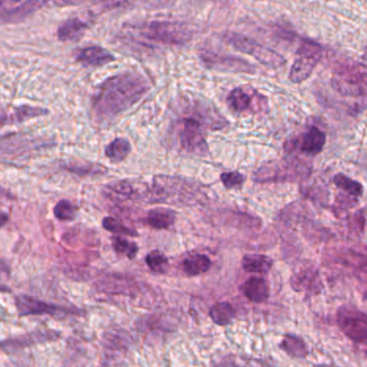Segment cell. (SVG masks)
Instances as JSON below:
<instances>
[{
  "label": "cell",
  "mask_w": 367,
  "mask_h": 367,
  "mask_svg": "<svg viewBox=\"0 0 367 367\" xmlns=\"http://www.w3.org/2000/svg\"><path fill=\"white\" fill-rule=\"evenodd\" d=\"M242 292L249 301L255 304L269 301L271 290L269 282L263 277H252L242 286Z\"/></svg>",
  "instance_id": "obj_14"
},
{
  "label": "cell",
  "mask_w": 367,
  "mask_h": 367,
  "mask_svg": "<svg viewBox=\"0 0 367 367\" xmlns=\"http://www.w3.org/2000/svg\"><path fill=\"white\" fill-rule=\"evenodd\" d=\"M149 91L143 76L124 73L101 82L92 97V111L99 122L111 121L138 103Z\"/></svg>",
  "instance_id": "obj_1"
},
{
  "label": "cell",
  "mask_w": 367,
  "mask_h": 367,
  "mask_svg": "<svg viewBox=\"0 0 367 367\" xmlns=\"http://www.w3.org/2000/svg\"><path fill=\"white\" fill-rule=\"evenodd\" d=\"M261 94H257L255 91L250 93V88H234L229 96H227V105L234 113H242L247 111L252 110L253 101ZM265 99V98H264ZM263 100V99H262ZM261 101V100H259ZM253 111V110H252Z\"/></svg>",
  "instance_id": "obj_13"
},
{
  "label": "cell",
  "mask_w": 367,
  "mask_h": 367,
  "mask_svg": "<svg viewBox=\"0 0 367 367\" xmlns=\"http://www.w3.org/2000/svg\"><path fill=\"white\" fill-rule=\"evenodd\" d=\"M145 263L152 272L157 274L166 273L170 265L167 257L160 250L151 251L145 257Z\"/></svg>",
  "instance_id": "obj_27"
},
{
  "label": "cell",
  "mask_w": 367,
  "mask_h": 367,
  "mask_svg": "<svg viewBox=\"0 0 367 367\" xmlns=\"http://www.w3.org/2000/svg\"><path fill=\"white\" fill-rule=\"evenodd\" d=\"M272 257L263 254H246L242 259V267L247 273L267 275L273 267Z\"/></svg>",
  "instance_id": "obj_18"
},
{
  "label": "cell",
  "mask_w": 367,
  "mask_h": 367,
  "mask_svg": "<svg viewBox=\"0 0 367 367\" xmlns=\"http://www.w3.org/2000/svg\"><path fill=\"white\" fill-rule=\"evenodd\" d=\"M363 62H364L365 67L367 68V46L365 48L364 56H363Z\"/></svg>",
  "instance_id": "obj_34"
},
{
  "label": "cell",
  "mask_w": 367,
  "mask_h": 367,
  "mask_svg": "<svg viewBox=\"0 0 367 367\" xmlns=\"http://www.w3.org/2000/svg\"><path fill=\"white\" fill-rule=\"evenodd\" d=\"M291 286L297 292L311 291L312 293H316V289L320 290L321 288L317 271H314V269H308V267L294 274L291 279Z\"/></svg>",
  "instance_id": "obj_16"
},
{
  "label": "cell",
  "mask_w": 367,
  "mask_h": 367,
  "mask_svg": "<svg viewBox=\"0 0 367 367\" xmlns=\"http://www.w3.org/2000/svg\"><path fill=\"white\" fill-rule=\"evenodd\" d=\"M337 324L346 337L358 345L367 348V314L353 307L343 306L336 316ZM367 353V349H366Z\"/></svg>",
  "instance_id": "obj_4"
},
{
  "label": "cell",
  "mask_w": 367,
  "mask_h": 367,
  "mask_svg": "<svg viewBox=\"0 0 367 367\" xmlns=\"http://www.w3.org/2000/svg\"><path fill=\"white\" fill-rule=\"evenodd\" d=\"M132 151L130 141L125 138H117L105 148V154L109 161L118 164L123 162Z\"/></svg>",
  "instance_id": "obj_22"
},
{
  "label": "cell",
  "mask_w": 367,
  "mask_h": 367,
  "mask_svg": "<svg viewBox=\"0 0 367 367\" xmlns=\"http://www.w3.org/2000/svg\"><path fill=\"white\" fill-rule=\"evenodd\" d=\"M227 40L236 50L242 53L253 56L257 62L269 68H279L286 64V58L276 51L257 43L250 38L244 37L238 33H229L227 35Z\"/></svg>",
  "instance_id": "obj_5"
},
{
  "label": "cell",
  "mask_w": 367,
  "mask_h": 367,
  "mask_svg": "<svg viewBox=\"0 0 367 367\" xmlns=\"http://www.w3.org/2000/svg\"><path fill=\"white\" fill-rule=\"evenodd\" d=\"M349 263H352L351 267H353V274L360 281L366 282L367 284V257L358 254V253H352L348 257Z\"/></svg>",
  "instance_id": "obj_31"
},
{
  "label": "cell",
  "mask_w": 367,
  "mask_h": 367,
  "mask_svg": "<svg viewBox=\"0 0 367 367\" xmlns=\"http://www.w3.org/2000/svg\"><path fill=\"white\" fill-rule=\"evenodd\" d=\"M111 242H113V250L119 254L125 255L128 259H134L138 253L139 249L136 242H130L121 236H115Z\"/></svg>",
  "instance_id": "obj_28"
},
{
  "label": "cell",
  "mask_w": 367,
  "mask_h": 367,
  "mask_svg": "<svg viewBox=\"0 0 367 367\" xmlns=\"http://www.w3.org/2000/svg\"><path fill=\"white\" fill-rule=\"evenodd\" d=\"M363 299H364V301H366L367 303V291L364 293V294H363Z\"/></svg>",
  "instance_id": "obj_35"
},
{
  "label": "cell",
  "mask_w": 367,
  "mask_h": 367,
  "mask_svg": "<svg viewBox=\"0 0 367 367\" xmlns=\"http://www.w3.org/2000/svg\"><path fill=\"white\" fill-rule=\"evenodd\" d=\"M88 24L79 18H71L65 21L58 29V40L62 42L79 41L84 36Z\"/></svg>",
  "instance_id": "obj_17"
},
{
  "label": "cell",
  "mask_w": 367,
  "mask_h": 367,
  "mask_svg": "<svg viewBox=\"0 0 367 367\" xmlns=\"http://www.w3.org/2000/svg\"><path fill=\"white\" fill-rule=\"evenodd\" d=\"M331 84L343 96H367V73L358 66L341 67L333 76Z\"/></svg>",
  "instance_id": "obj_6"
},
{
  "label": "cell",
  "mask_w": 367,
  "mask_h": 367,
  "mask_svg": "<svg viewBox=\"0 0 367 367\" xmlns=\"http://www.w3.org/2000/svg\"><path fill=\"white\" fill-rule=\"evenodd\" d=\"M16 307L20 316H39L46 314L56 319H63L69 314L68 309L58 307L53 304L46 303L29 295L16 296Z\"/></svg>",
  "instance_id": "obj_9"
},
{
  "label": "cell",
  "mask_w": 367,
  "mask_h": 367,
  "mask_svg": "<svg viewBox=\"0 0 367 367\" xmlns=\"http://www.w3.org/2000/svg\"><path fill=\"white\" fill-rule=\"evenodd\" d=\"M333 183L339 190L348 194V196H350V197L358 198L364 193V187H363L362 183L349 178V177L346 176L345 174H341V172L335 175L334 178H333Z\"/></svg>",
  "instance_id": "obj_25"
},
{
  "label": "cell",
  "mask_w": 367,
  "mask_h": 367,
  "mask_svg": "<svg viewBox=\"0 0 367 367\" xmlns=\"http://www.w3.org/2000/svg\"><path fill=\"white\" fill-rule=\"evenodd\" d=\"M177 214L174 210L168 208L152 209L148 212L147 223L152 229H166L176 222Z\"/></svg>",
  "instance_id": "obj_19"
},
{
  "label": "cell",
  "mask_w": 367,
  "mask_h": 367,
  "mask_svg": "<svg viewBox=\"0 0 367 367\" xmlns=\"http://www.w3.org/2000/svg\"><path fill=\"white\" fill-rule=\"evenodd\" d=\"M306 166L295 162H280L263 166L253 175L257 182H288L296 180L306 174Z\"/></svg>",
  "instance_id": "obj_7"
},
{
  "label": "cell",
  "mask_w": 367,
  "mask_h": 367,
  "mask_svg": "<svg viewBox=\"0 0 367 367\" xmlns=\"http://www.w3.org/2000/svg\"><path fill=\"white\" fill-rule=\"evenodd\" d=\"M103 227L106 229V231L117 234V235L133 236V237L138 236V233H137L135 229L125 227L121 221L113 218V217H106V218L103 219Z\"/></svg>",
  "instance_id": "obj_30"
},
{
  "label": "cell",
  "mask_w": 367,
  "mask_h": 367,
  "mask_svg": "<svg viewBox=\"0 0 367 367\" xmlns=\"http://www.w3.org/2000/svg\"><path fill=\"white\" fill-rule=\"evenodd\" d=\"M145 37L165 44H181L189 39V31L172 22H152L145 27Z\"/></svg>",
  "instance_id": "obj_8"
},
{
  "label": "cell",
  "mask_w": 367,
  "mask_h": 367,
  "mask_svg": "<svg viewBox=\"0 0 367 367\" xmlns=\"http://www.w3.org/2000/svg\"><path fill=\"white\" fill-rule=\"evenodd\" d=\"M216 367H237V365L234 363L233 360L231 358H224V360L221 361Z\"/></svg>",
  "instance_id": "obj_33"
},
{
  "label": "cell",
  "mask_w": 367,
  "mask_h": 367,
  "mask_svg": "<svg viewBox=\"0 0 367 367\" xmlns=\"http://www.w3.org/2000/svg\"><path fill=\"white\" fill-rule=\"evenodd\" d=\"M177 141L181 150L187 153L205 155L208 152V143L205 138L204 124L194 117L182 118L175 125Z\"/></svg>",
  "instance_id": "obj_3"
},
{
  "label": "cell",
  "mask_w": 367,
  "mask_h": 367,
  "mask_svg": "<svg viewBox=\"0 0 367 367\" xmlns=\"http://www.w3.org/2000/svg\"><path fill=\"white\" fill-rule=\"evenodd\" d=\"M324 56L321 44L314 40L306 39L299 44L294 63L289 73V80L293 84H301L314 73Z\"/></svg>",
  "instance_id": "obj_2"
},
{
  "label": "cell",
  "mask_w": 367,
  "mask_h": 367,
  "mask_svg": "<svg viewBox=\"0 0 367 367\" xmlns=\"http://www.w3.org/2000/svg\"><path fill=\"white\" fill-rule=\"evenodd\" d=\"M212 267V259L205 254H192L183 261L182 269L190 277L202 275Z\"/></svg>",
  "instance_id": "obj_21"
},
{
  "label": "cell",
  "mask_w": 367,
  "mask_h": 367,
  "mask_svg": "<svg viewBox=\"0 0 367 367\" xmlns=\"http://www.w3.org/2000/svg\"><path fill=\"white\" fill-rule=\"evenodd\" d=\"M326 143V133L318 128H311L299 140V149L308 155H317L321 153Z\"/></svg>",
  "instance_id": "obj_15"
},
{
  "label": "cell",
  "mask_w": 367,
  "mask_h": 367,
  "mask_svg": "<svg viewBox=\"0 0 367 367\" xmlns=\"http://www.w3.org/2000/svg\"><path fill=\"white\" fill-rule=\"evenodd\" d=\"M53 331H48V332H36L33 334L25 335V336L19 337L16 339H10V341H4L3 349L4 351H7L10 348L14 347V346L20 343V348H24L25 346L29 345V343H42L44 339H52L53 338Z\"/></svg>",
  "instance_id": "obj_26"
},
{
  "label": "cell",
  "mask_w": 367,
  "mask_h": 367,
  "mask_svg": "<svg viewBox=\"0 0 367 367\" xmlns=\"http://www.w3.org/2000/svg\"><path fill=\"white\" fill-rule=\"evenodd\" d=\"M54 216L60 221H73L77 217V207L67 200H62L53 209Z\"/></svg>",
  "instance_id": "obj_29"
},
{
  "label": "cell",
  "mask_w": 367,
  "mask_h": 367,
  "mask_svg": "<svg viewBox=\"0 0 367 367\" xmlns=\"http://www.w3.org/2000/svg\"><path fill=\"white\" fill-rule=\"evenodd\" d=\"M202 60L209 67L223 69V71H235V73H254L255 67L242 58L231 56H219V54L207 52L202 56Z\"/></svg>",
  "instance_id": "obj_10"
},
{
  "label": "cell",
  "mask_w": 367,
  "mask_h": 367,
  "mask_svg": "<svg viewBox=\"0 0 367 367\" xmlns=\"http://www.w3.org/2000/svg\"><path fill=\"white\" fill-rule=\"evenodd\" d=\"M46 115H48V110H46V109L29 106V105H23V106L14 109L12 115L8 118L7 121L4 122L3 125H5V124L23 123V122L27 121V120Z\"/></svg>",
  "instance_id": "obj_24"
},
{
  "label": "cell",
  "mask_w": 367,
  "mask_h": 367,
  "mask_svg": "<svg viewBox=\"0 0 367 367\" xmlns=\"http://www.w3.org/2000/svg\"><path fill=\"white\" fill-rule=\"evenodd\" d=\"M221 181L227 189H240L244 183V176L239 172H223Z\"/></svg>",
  "instance_id": "obj_32"
},
{
  "label": "cell",
  "mask_w": 367,
  "mask_h": 367,
  "mask_svg": "<svg viewBox=\"0 0 367 367\" xmlns=\"http://www.w3.org/2000/svg\"><path fill=\"white\" fill-rule=\"evenodd\" d=\"M76 61L83 67H100L113 62L115 56L103 46H91L78 50Z\"/></svg>",
  "instance_id": "obj_11"
},
{
  "label": "cell",
  "mask_w": 367,
  "mask_h": 367,
  "mask_svg": "<svg viewBox=\"0 0 367 367\" xmlns=\"http://www.w3.org/2000/svg\"><path fill=\"white\" fill-rule=\"evenodd\" d=\"M209 316L217 326H229L233 321L236 311L231 304L227 301H220V303L214 304L210 308Z\"/></svg>",
  "instance_id": "obj_23"
},
{
  "label": "cell",
  "mask_w": 367,
  "mask_h": 367,
  "mask_svg": "<svg viewBox=\"0 0 367 367\" xmlns=\"http://www.w3.org/2000/svg\"><path fill=\"white\" fill-rule=\"evenodd\" d=\"M46 3L43 1H24L16 4L14 7L6 8L1 6V23L3 24H16L22 22L25 18L41 9Z\"/></svg>",
  "instance_id": "obj_12"
},
{
  "label": "cell",
  "mask_w": 367,
  "mask_h": 367,
  "mask_svg": "<svg viewBox=\"0 0 367 367\" xmlns=\"http://www.w3.org/2000/svg\"><path fill=\"white\" fill-rule=\"evenodd\" d=\"M280 349L293 358H305L309 353L307 343L294 334H286L279 345Z\"/></svg>",
  "instance_id": "obj_20"
}]
</instances>
